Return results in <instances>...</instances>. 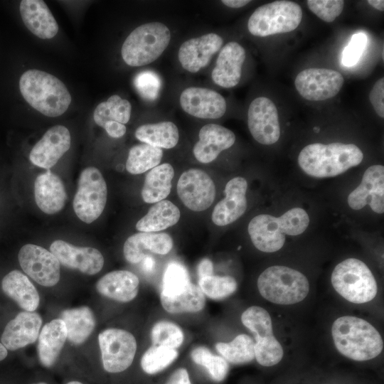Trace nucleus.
I'll list each match as a JSON object with an SVG mask.
<instances>
[{
    "label": "nucleus",
    "instance_id": "nucleus-8",
    "mask_svg": "<svg viewBox=\"0 0 384 384\" xmlns=\"http://www.w3.org/2000/svg\"><path fill=\"white\" fill-rule=\"evenodd\" d=\"M302 18V10L296 2L274 1L257 8L249 18L247 28L255 36L288 33L296 29Z\"/></svg>",
    "mask_w": 384,
    "mask_h": 384
},
{
    "label": "nucleus",
    "instance_id": "nucleus-21",
    "mask_svg": "<svg viewBox=\"0 0 384 384\" xmlns=\"http://www.w3.org/2000/svg\"><path fill=\"white\" fill-rule=\"evenodd\" d=\"M245 56V49L238 43L232 41L225 45L220 50L212 71L213 81L224 88L237 85L241 78Z\"/></svg>",
    "mask_w": 384,
    "mask_h": 384
},
{
    "label": "nucleus",
    "instance_id": "nucleus-41",
    "mask_svg": "<svg viewBox=\"0 0 384 384\" xmlns=\"http://www.w3.org/2000/svg\"><path fill=\"white\" fill-rule=\"evenodd\" d=\"M153 345L176 349L183 341L181 329L176 324L168 321L156 323L151 330Z\"/></svg>",
    "mask_w": 384,
    "mask_h": 384
},
{
    "label": "nucleus",
    "instance_id": "nucleus-43",
    "mask_svg": "<svg viewBox=\"0 0 384 384\" xmlns=\"http://www.w3.org/2000/svg\"><path fill=\"white\" fill-rule=\"evenodd\" d=\"M190 283L186 267L178 262L170 263L164 272L161 294L174 296L181 292Z\"/></svg>",
    "mask_w": 384,
    "mask_h": 384
},
{
    "label": "nucleus",
    "instance_id": "nucleus-12",
    "mask_svg": "<svg viewBox=\"0 0 384 384\" xmlns=\"http://www.w3.org/2000/svg\"><path fill=\"white\" fill-rule=\"evenodd\" d=\"M177 193L188 209L203 211L213 203L215 186L212 178L204 171L190 169L180 176L177 183Z\"/></svg>",
    "mask_w": 384,
    "mask_h": 384
},
{
    "label": "nucleus",
    "instance_id": "nucleus-26",
    "mask_svg": "<svg viewBox=\"0 0 384 384\" xmlns=\"http://www.w3.org/2000/svg\"><path fill=\"white\" fill-rule=\"evenodd\" d=\"M34 194L37 206L46 214H54L61 210L67 197L62 180L49 171L36 178Z\"/></svg>",
    "mask_w": 384,
    "mask_h": 384
},
{
    "label": "nucleus",
    "instance_id": "nucleus-39",
    "mask_svg": "<svg viewBox=\"0 0 384 384\" xmlns=\"http://www.w3.org/2000/svg\"><path fill=\"white\" fill-rule=\"evenodd\" d=\"M191 356L194 363L206 368L214 381L221 382L226 378L229 370L227 361L213 355L208 348L196 347L191 351Z\"/></svg>",
    "mask_w": 384,
    "mask_h": 384
},
{
    "label": "nucleus",
    "instance_id": "nucleus-16",
    "mask_svg": "<svg viewBox=\"0 0 384 384\" xmlns=\"http://www.w3.org/2000/svg\"><path fill=\"white\" fill-rule=\"evenodd\" d=\"M180 105L184 112L201 119H218L226 111V101L218 92L206 87H189L181 93Z\"/></svg>",
    "mask_w": 384,
    "mask_h": 384
},
{
    "label": "nucleus",
    "instance_id": "nucleus-14",
    "mask_svg": "<svg viewBox=\"0 0 384 384\" xmlns=\"http://www.w3.org/2000/svg\"><path fill=\"white\" fill-rule=\"evenodd\" d=\"M247 124L252 137L261 144H273L279 139L277 109L267 97H259L252 101L247 112Z\"/></svg>",
    "mask_w": 384,
    "mask_h": 384
},
{
    "label": "nucleus",
    "instance_id": "nucleus-48",
    "mask_svg": "<svg viewBox=\"0 0 384 384\" xmlns=\"http://www.w3.org/2000/svg\"><path fill=\"white\" fill-rule=\"evenodd\" d=\"M165 384H191L189 375L186 368L176 370Z\"/></svg>",
    "mask_w": 384,
    "mask_h": 384
},
{
    "label": "nucleus",
    "instance_id": "nucleus-31",
    "mask_svg": "<svg viewBox=\"0 0 384 384\" xmlns=\"http://www.w3.org/2000/svg\"><path fill=\"white\" fill-rule=\"evenodd\" d=\"M174 176L173 166L164 163L151 169L146 175L142 197L145 203H155L164 200L170 193Z\"/></svg>",
    "mask_w": 384,
    "mask_h": 384
},
{
    "label": "nucleus",
    "instance_id": "nucleus-3",
    "mask_svg": "<svg viewBox=\"0 0 384 384\" xmlns=\"http://www.w3.org/2000/svg\"><path fill=\"white\" fill-rule=\"evenodd\" d=\"M331 334L338 352L354 361L373 359L383 348V341L377 329L358 317L343 316L338 318L332 325Z\"/></svg>",
    "mask_w": 384,
    "mask_h": 384
},
{
    "label": "nucleus",
    "instance_id": "nucleus-52",
    "mask_svg": "<svg viewBox=\"0 0 384 384\" xmlns=\"http://www.w3.org/2000/svg\"><path fill=\"white\" fill-rule=\"evenodd\" d=\"M142 261L144 270L151 271L154 265V260L151 257L146 256Z\"/></svg>",
    "mask_w": 384,
    "mask_h": 384
},
{
    "label": "nucleus",
    "instance_id": "nucleus-33",
    "mask_svg": "<svg viewBox=\"0 0 384 384\" xmlns=\"http://www.w3.org/2000/svg\"><path fill=\"white\" fill-rule=\"evenodd\" d=\"M135 137L145 144L168 149L178 144L179 132L174 122L166 121L142 124L136 129Z\"/></svg>",
    "mask_w": 384,
    "mask_h": 384
},
{
    "label": "nucleus",
    "instance_id": "nucleus-2",
    "mask_svg": "<svg viewBox=\"0 0 384 384\" xmlns=\"http://www.w3.org/2000/svg\"><path fill=\"white\" fill-rule=\"evenodd\" d=\"M309 224L307 212L297 207L288 210L279 217L270 214L257 215L250 221L247 231L257 250L264 252H274L283 247L285 235H301Z\"/></svg>",
    "mask_w": 384,
    "mask_h": 384
},
{
    "label": "nucleus",
    "instance_id": "nucleus-42",
    "mask_svg": "<svg viewBox=\"0 0 384 384\" xmlns=\"http://www.w3.org/2000/svg\"><path fill=\"white\" fill-rule=\"evenodd\" d=\"M199 287L212 299H224L235 292L236 280L230 276L210 275L199 279Z\"/></svg>",
    "mask_w": 384,
    "mask_h": 384
},
{
    "label": "nucleus",
    "instance_id": "nucleus-55",
    "mask_svg": "<svg viewBox=\"0 0 384 384\" xmlns=\"http://www.w3.org/2000/svg\"><path fill=\"white\" fill-rule=\"evenodd\" d=\"M67 384H82V383L79 381H70Z\"/></svg>",
    "mask_w": 384,
    "mask_h": 384
},
{
    "label": "nucleus",
    "instance_id": "nucleus-53",
    "mask_svg": "<svg viewBox=\"0 0 384 384\" xmlns=\"http://www.w3.org/2000/svg\"><path fill=\"white\" fill-rule=\"evenodd\" d=\"M368 3L377 10L384 11V1L383 0H368Z\"/></svg>",
    "mask_w": 384,
    "mask_h": 384
},
{
    "label": "nucleus",
    "instance_id": "nucleus-28",
    "mask_svg": "<svg viewBox=\"0 0 384 384\" xmlns=\"http://www.w3.org/2000/svg\"><path fill=\"white\" fill-rule=\"evenodd\" d=\"M1 288L9 297L26 311H35L39 304L38 293L29 279L18 270H13L2 279Z\"/></svg>",
    "mask_w": 384,
    "mask_h": 384
},
{
    "label": "nucleus",
    "instance_id": "nucleus-32",
    "mask_svg": "<svg viewBox=\"0 0 384 384\" xmlns=\"http://www.w3.org/2000/svg\"><path fill=\"white\" fill-rule=\"evenodd\" d=\"M60 319L65 325L67 338L75 344L83 343L95 325L93 313L87 306L66 309L61 313Z\"/></svg>",
    "mask_w": 384,
    "mask_h": 384
},
{
    "label": "nucleus",
    "instance_id": "nucleus-17",
    "mask_svg": "<svg viewBox=\"0 0 384 384\" xmlns=\"http://www.w3.org/2000/svg\"><path fill=\"white\" fill-rule=\"evenodd\" d=\"M223 40L215 33L190 38L183 42L178 50L181 65L186 71L197 73L206 67L213 56L221 48Z\"/></svg>",
    "mask_w": 384,
    "mask_h": 384
},
{
    "label": "nucleus",
    "instance_id": "nucleus-56",
    "mask_svg": "<svg viewBox=\"0 0 384 384\" xmlns=\"http://www.w3.org/2000/svg\"><path fill=\"white\" fill-rule=\"evenodd\" d=\"M35 384H47L46 383H35Z\"/></svg>",
    "mask_w": 384,
    "mask_h": 384
},
{
    "label": "nucleus",
    "instance_id": "nucleus-37",
    "mask_svg": "<svg viewBox=\"0 0 384 384\" xmlns=\"http://www.w3.org/2000/svg\"><path fill=\"white\" fill-rule=\"evenodd\" d=\"M161 149L143 143L132 146L129 151L126 169L132 174H139L157 166L161 161Z\"/></svg>",
    "mask_w": 384,
    "mask_h": 384
},
{
    "label": "nucleus",
    "instance_id": "nucleus-1",
    "mask_svg": "<svg viewBox=\"0 0 384 384\" xmlns=\"http://www.w3.org/2000/svg\"><path fill=\"white\" fill-rule=\"evenodd\" d=\"M362 151L353 144L314 143L304 146L298 156L301 169L315 178L334 177L361 164Z\"/></svg>",
    "mask_w": 384,
    "mask_h": 384
},
{
    "label": "nucleus",
    "instance_id": "nucleus-7",
    "mask_svg": "<svg viewBox=\"0 0 384 384\" xmlns=\"http://www.w3.org/2000/svg\"><path fill=\"white\" fill-rule=\"evenodd\" d=\"M331 281L334 289L352 303L368 302L377 294V282L373 273L358 259L348 258L338 263L332 272Z\"/></svg>",
    "mask_w": 384,
    "mask_h": 384
},
{
    "label": "nucleus",
    "instance_id": "nucleus-20",
    "mask_svg": "<svg viewBox=\"0 0 384 384\" xmlns=\"http://www.w3.org/2000/svg\"><path fill=\"white\" fill-rule=\"evenodd\" d=\"M247 188L246 179L240 176L235 177L226 183L225 196L215 205L212 213V221L215 225H229L245 213L247 206Z\"/></svg>",
    "mask_w": 384,
    "mask_h": 384
},
{
    "label": "nucleus",
    "instance_id": "nucleus-15",
    "mask_svg": "<svg viewBox=\"0 0 384 384\" xmlns=\"http://www.w3.org/2000/svg\"><path fill=\"white\" fill-rule=\"evenodd\" d=\"M347 202L349 207L358 210L368 205L376 213L384 212V166H369L363 173L361 183L351 191Z\"/></svg>",
    "mask_w": 384,
    "mask_h": 384
},
{
    "label": "nucleus",
    "instance_id": "nucleus-9",
    "mask_svg": "<svg viewBox=\"0 0 384 384\" xmlns=\"http://www.w3.org/2000/svg\"><path fill=\"white\" fill-rule=\"evenodd\" d=\"M107 196V184L99 169L93 166L85 169L79 177L73 199L76 215L86 223L95 221L104 210Z\"/></svg>",
    "mask_w": 384,
    "mask_h": 384
},
{
    "label": "nucleus",
    "instance_id": "nucleus-13",
    "mask_svg": "<svg viewBox=\"0 0 384 384\" xmlns=\"http://www.w3.org/2000/svg\"><path fill=\"white\" fill-rule=\"evenodd\" d=\"M18 257L23 272L39 284L52 287L58 282L60 262L51 252L26 244L20 249Z\"/></svg>",
    "mask_w": 384,
    "mask_h": 384
},
{
    "label": "nucleus",
    "instance_id": "nucleus-6",
    "mask_svg": "<svg viewBox=\"0 0 384 384\" xmlns=\"http://www.w3.org/2000/svg\"><path fill=\"white\" fill-rule=\"evenodd\" d=\"M170 40L171 33L165 24L151 22L140 25L124 41L122 57L129 66L148 65L163 53Z\"/></svg>",
    "mask_w": 384,
    "mask_h": 384
},
{
    "label": "nucleus",
    "instance_id": "nucleus-49",
    "mask_svg": "<svg viewBox=\"0 0 384 384\" xmlns=\"http://www.w3.org/2000/svg\"><path fill=\"white\" fill-rule=\"evenodd\" d=\"M103 128L107 133L113 138L122 137L127 130L124 124L116 122H107L103 126Z\"/></svg>",
    "mask_w": 384,
    "mask_h": 384
},
{
    "label": "nucleus",
    "instance_id": "nucleus-22",
    "mask_svg": "<svg viewBox=\"0 0 384 384\" xmlns=\"http://www.w3.org/2000/svg\"><path fill=\"white\" fill-rule=\"evenodd\" d=\"M198 138L193 153L196 159L203 164L214 161L221 151L231 147L235 142V135L231 130L217 124L202 127Z\"/></svg>",
    "mask_w": 384,
    "mask_h": 384
},
{
    "label": "nucleus",
    "instance_id": "nucleus-24",
    "mask_svg": "<svg viewBox=\"0 0 384 384\" xmlns=\"http://www.w3.org/2000/svg\"><path fill=\"white\" fill-rule=\"evenodd\" d=\"M173 245V240L167 233L140 232L127 239L123 252L127 262L135 264L147 256V251L161 255L168 254Z\"/></svg>",
    "mask_w": 384,
    "mask_h": 384
},
{
    "label": "nucleus",
    "instance_id": "nucleus-50",
    "mask_svg": "<svg viewBox=\"0 0 384 384\" xmlns=\"http://www.w3.org/2000/svg\"><path fill=\"white\" fill-rule=\"evenodd\" d=\"M213 263L208 259H203L198 265V274L200 278L212 275Z\"/></svg>",
    "mask_w": 384,
    "mask_h": 384
},
{
    "label": "nucleus",
    "instance_id": "nucleus-4",
    "mask_svg": "<svg viewBox=\"0 0 384 384\" xmlns=\"http://www.w3.org/2000/svg\"><path fill=\"white\" fill-rule=\"evenodd\" d=\"M19 88L24 100L47 117L63 114L71 102L64 83L45 71L32 69L24 72L19 80Z\"/></svg>",
    "mask_w": 384,
    "mask_h": 384
},
{
    "label": "nucleus",
    "instance_id": "nucleus-5",
    "mask_svg": "<svg viewBox=\"0 0 384 384\" xmlns=\"http://www.w3.org/2000/svg\"><path fill=\"white\" fill-rule=\"evenodd\" d=\"M257 284L263 298L282 305L300 302L309 291V281L304 274L282 265L267 267L260 274Z\"/></svg>",
    "mask_w": 384,
    "mask_h": 384
},
{
    "label": "nucleus",
    "instance_id": "nucleus-47",
    "mask_svg": "<svg viewBox=\"0 0 384 384\" xmlns=\"http://www.w3.org/2000/svg\"><path fill=\"white\" fill-rule=\"evenodd\" d=\"M369 100L376 114L384 117V78H380L373 85L369 94Z\"/></svg>",
    "mask_w": 384,
    "mask_h": 384
},
{
    "label": "nucleus",
    "instance_id": "nucleus-35",
    "mask_svg": "<svg viewBox=\"0 0 384 384\" xmlns=\"http://www.w3.org/2000/svg\"><path fill=\"white\" fill-rule=\"evenodd\" d=\"M255 336V358L263 366L277 364L282 358L284 351L276 339L270 324L252 334Z\"/></svg>",
    "mask_w": 384,
    "mask_h": 384
},
{
    "label": "nucleus",
    "instance_id": "nucleus-51",
    "mask_svg": "<svg viewBox=\"0 0 384 384\" xmlns=\"http://www.w3.org/2000/svg\"><path fill=\"white\" fill-rule=\"evenodd\" d=\"M221 2L230 8L238 9L245 6L250 2L249 0H223Z\"/></svg>",
    "mask_w": 384,
    "mask_h": 384
},
{
    "label": "nucleus",
    "instance_id": "nucleus-45",
    "mask_svg": "<svg viewBox=\"0 0 384 384\" xmlns=\"http://www.w3.org/2000/svg\"><path fill=\"white\" fill-rule=\"evenodd\" d=\"M309 9L322 21H334L342 12L344 1L342 0H308Z\"/></svg>",
    "mask_w": 384,
    "mask_h": 384
},
{
    "label": "nucleus",
    "instance_id": "nucleus-10",
    "mask_svg": "<svg viewBox=\"0 0 384 384\" xmlns=\"http://www.w3.org/2000/svg\"><path fill=\"white\" fill-rule=\"evenodd\" d=\"M104 369L119 373L128 368L134 358L137 342L134 336L123 329H108L98 336Z\"/></svg>",
    "mask_w": 384,
    "mask_h": 384
},
{
    "label": "nucleus",
    "instance_id": "nucleus-38",
    "mask_svg": "<svg viewBox=\"0 0 384 384\" xmlns=\"http://www.w3.org/2000/svg\"><path fill=\"white\" fill-rule=\"evenodd\" d=\"M255 342L246 334L237 336L229 343L219 342L215 344L218 352L228 361L233 364H242L255 358Z\"/></svg>",
    "mask_w": 384,
    "mask_h": 384
},
{
    "label": "nucleus",
    "instance_id": "nucleus-46",
    "mask_svg": "<svg viewBox=\"0 0 384 384\" xmlns=\"http://www.w3.org/2000/svg\"><path fill=\"white\" fill-rule=\"evenodd\" d=\"M367 43V36L363 33L353 35L350 42L342 53L341 63L344 66L351 67L359 60Z\"/></svg>",
    "mask_w": 384,
    "mask_h": 384
},
{
    "label": "nucleus",
    "instance_id": "nucleus-29",
    "mask_svg": "<svg viewBox=\"0 0 384 384\" xmlns=\"http://www.w3.org/2000/svg\"><path fill=\"white\" fill-rule=\"evenodd\" d=\"M66 338V327L62 319H53L44 325L38 345L39 359L43 366L50 367L55 363Z\"/></svg>",
    "mask_w": 384,
    "mask_h": 384
},
{
    "label": "nucleus",
    "instance_id": "nucleus-25",
    "mask_svg": "<svg viewBox=\"0 0 384 384\" xmlns=\"http://www.w3.org/2000/svg\"><path fill=\"white\" fill-rule=\"evenodd\" d=\"M19 10L26 27L37 37L50 39L58 33V23L44 1L22 0Z\"/></svg>",
    "mask_w": 384,
    "mask_h": 384
},
{
    "label": "nucleus",
    "instance_id": "nucleus-30",
    "mask_svg": "<svg viewBox=\"0 0 384 384\" xmlns=\"http://www.w3.org/2000/svg\"><path fill=\"white\" fill-rule=\"evenodd\" d=\"M181 217L178 208L171 201L163 200L155 203L148 213L136 224L137 230L156 233L177 223Z\"/></svg>",
    "mask_w": 384,
    "mask_h": 384
},
{
    "label": "nucleus",
    "instance_id": "nucleus-11",
    "mask_svg": "<svg viewBox=\"0 0 384 384\" xmlns=\"http://www.w3.org/2000/svg\"><path fill=\"white\" fill-rule=\"evenodd\" d=\"M343 82V77L336 70L311 68L298 73L294 85L297 92L304 99L321 101L336 96Z\"/></svg>",
    "mask_w": 384,
    "mask_h": 384
},
{
    "label": "nucleus",
    "instance_id": "nucleus-40",
    "mask_svg": "<svg viewBox=\"0 0 384 384\" xmlns=\"http://www.w3.org/2000/svg\"><path fill=\"white\" fill-rule=\"evenodd\" d=\"M177 356L176 349L152 345L142 356L141 366L145 373L155 374L170 366Z\"/></svg>",
    "mask_w": 384,
    "mask_h": 384
},
{
    "label": "nucleus",
    "instance_id": "nucleus-44",
    "mask_svg": "<svg viewBox=\"0 0 384 384\" xmlns=\"http://www.w3.org/2000/svg\"><path fill=\"white\" fill-rule=\"evenodd\" d=\"M134 84L136 90L144 99L152 101L158 97L161 80L156 73L144 70L136 75Z\"/></svg>",
    "mask_w": 384,
    "mask_h": 384
},
{
    "label": "nucleus",
    "instance_id": "nucleus-18",
    "mask_svg": "<svg viewBox=\"0 0 384 384\" xmlns=\"http://www.w3.org/2000/svg\"><path fill=\"white\" fill-rule=\"evenodd\" d=\"M50 250L63 266L87 274H97L104 265L102 255L93 247H76L58 240L50 245Z\"/></svg>",
    "mask_w": 384,
    "mask_h": 384
},
{
    "label": "nucleus",
    "instance_id": "nucleus-27",
    "mask_svg": "<svg viewBox=\"0 0 384 384\" xmlns=\"http://www.w3.org/2000/svg\"><path fill=\"white\" fill-rule=\"evenodd\" d=\"M139 281L137 275L127 270L110 272L100 278L96 284L102 295L120 302L134 299L139 291Z\"/></svg>",
    "mask_w": 384,
    "mask_h": 384
},
{
    "label": "nucleus",
    "instance_id": "nucleus-54",
    "mask_svg": "<svg viewBox=\"0 0 384 384\" xmlns=\"http://www.w3.org/2000/svg\"><path fill=\"white\" fill-rule=\"evenodd\" d=\"M7 349L1 343H0V361L4 360L7 356Z\"/></svg>",
    "mask_w": 384,
    "mask_h": 384
},
{
    "label": "nucleus",
    "instance_id": "nucleus-36",
    "mask_svg": "<svg viewBox=\"0 0 384 384\" xmlns=\"http://www.w3.org/2000/svg\"><path fill=\"white\" fill-rule=\"evenodd\" d=\"M132 105L125 99L117 95L110 97L107 101L100 103L93 113L95 122L100 127L109 122H116L126 124L131 116Z\"/></svg>",
    "mask_w": 384,
    "mask_h": 384
},
{
    "label": "nucleus",
    "instance_id": "nucleus-34",
    "mask_svg": "<svg viewBox=\"0 0 384 384\" xmlns=\"http://www.w3.org/2000/svg\"><path fill=\"white\" fill-rule=\"evenodd\" d=\"M160 299L163 308L171 314L198 312L204 308L206 304L205 295L201 288L191 282L176 295L161 294Z\"/></svg>",
    "mask_w": 384,
    "mask_h": 384
},
{
    "label": "nucleus",
    "instance_id": "nucleus-23",
    "mask_svg": "<svg viewBox=\"0 0 384 384\" xmlns=\"http://www.w3.org/2000/svg\"><path fill=\"white\" fill-rule=\"evenodd\" d=\"M42 325L40 315L33 311H22L6 326L1 341L5 348L15 351L36 341Z\"/></svg>",
    "mask_w": 384,
    "mask_h": 384
},
{
    "label": "nucleus",
    "instance_id": "nucleus-19",
    "mask_svg": "<svg viewBox=\"0 0 384 384\" xmlns=\"http://www.w3.org/2000/svg\"><path fill=\"white\" fill-rule=\"evenodd\" d=\"M70 144L69 130L62 125L54 126L47 130L35 144L30 152L29 159L37 166L50 169L67 152Z\"/></svg>",
    "mask_w": 384,
    "mask_h": 384
}]
</instances>
